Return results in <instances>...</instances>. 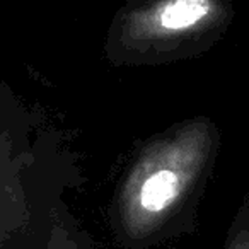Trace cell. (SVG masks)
Here are the masks:
<instances>
[{
  "label": "cell",
  "mask_w": 249,
  "mask_h": 249,
  "mask_svg": "<svg viewBox=\"0 0 249 249\" xmlns=\"http://www.w3.org/2000/svg\"><path fill=\"white\" fill-rule=\"evenodd\" d=\"M179 193V178L173 171L162 169L152 174L143 183L140 191V203L149 212H160L173 203Z\"/></svg>",
  "instance_id": "1"
},
{
  "label": "cell",
  "mask_w": 249,
  "mask_h": 249,
  "mask_svg": "<svg viewBox=\"0 0 249 249\" xmlns=\"http://www.w3.org/2000/svg\"><path fill=\"white\" fill-rule=\"evenodd\" d=\"M212 11V0H171L160 14L166 29H186L196 24Z\"/></svg>",
  "instance_id": "2"
}]
</instances>
